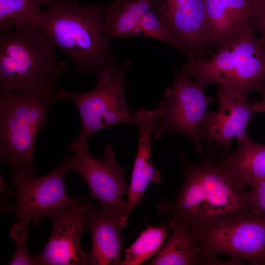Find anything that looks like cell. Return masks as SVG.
Here are the masks:
<instances>
[{
  "instance_id": "obj_7",
  "label": "cell",
  "mask_w": 265,
  "mask_h": 265,
  "mask_svg": "<svg viewBox=\"0 0 265 265\" xmlns=\"http://www.w3.org/2000/svg\"><path fill=\"white\" fill-rule=\"evenodd\" d=\"M132 60L127 59L117 66L109 78L93 90L84 93H74L63 88L56 90L57 100L71 101L80 115V128L78 136L67 146L66 150L73 152L88 148L89 138L107 127L121 124L135 127V122L125 98L127 84L125 80Z\"/></svg>"
},
{
  "instance_id": "obj_2",
  "label": "cell",
  "mask_w": 265,
  "mask_h": 265,
  "mask_svg": "<svg viewBox=\"0 0 265 265\" xmlns=\"http://www.w3.org/2000/svg\"><path fill=\"white\" fill-rule=\"evenodd\" d=\"M47 7L29 24L68 55L80 74L96 75L97 85L106 81L117 66L104 35L105 5L53 0Z\"/></svg>"
},
{
  "instance_id": "obj_10",
  "label": "cell",
  "mask_w": 265,
  "mask_h": 265,
  "mask_svg": "<svg viewBox=\"0 0 265 265\" xmlns=\"http://www.w3.org/2000/svg\"><path fill=\"white\" fill-rule=\"evenodd\" d=\"M63 160L70 170L77 171L87 185L89 197L97 201L103 211L114 214L122 221L126 203L123 199L129 189L125 181L124 169L117 163L114 150L106 144L104 159L93 158L89 149L77 150Z\"/></svg>"
},
{
  "instance_id": "obj_8",
  "label": "cell",
  "mask_w": 265,
  "mask_h": 265,
  "mask_svg": "<svg viewBox=\"0 0 265 265\" xmlns=\"http://www.w3.org/2000/svg\"><path fill=\"white\" fill-rule=\"evenodd\" d=\"M173 83L166 88L154 111L159 122L152 132L157 139L166 133L185 135L202 154L201 127L207 109L215 98L206 95L189 77L173 68Z\"/></svg>"
},
{
  "instance_id": "obj_24",
  "label": "cell",
  "mask_w": 265,
  "mask_h": 265,
  "mask_svg": "<svg viewBox=\"0 0 265 265\" xmlns=\"http://www.w3.org/2000/svg\"><path fill=\"white\" fill-rule=\"evenodd\" d=\"M247 191L248 211L254 214L265 215V178L260 180Z\"/></svg>"
},
{
  "instance_id": "obj_19",
  "label": "cell",
  "mask_w": 265,
  "mask_h": 265,
  "mask_svg": "<svg viewBox=\"0 0 265 265\" xmlns=\"http://www.w3.org/2000/svg\"><path fill=\"white\" fill-rule=\"evenodd\" d=\"M136 0H113L105 5L103 30L106 42L122 37L140 36Z\"/></svg>"
},
{
  "instance_id": "obj_14",
  "label": "cell",
  "mask_w": 265,
  "mask_h": 265,
  "mask_svg": "<svg viewBox=\"0 0 265 265\" xmlns=\"http://www.w3.org/2000/svg\"><path fill=\"white\" fill-rule=\"evenodd\" d=\"M211 51H216L245 33L261 0H205Z\"/></svg>"
},
{
  "instance_id": "obj_22",
  "label": "cell",
  "mask_w": 265,
  "mask_h": 265,
  "mask_svg": "<svg viewBox=\"0 0 265 265\" xmlns=\"http://www.w3.org/2000/svg\"><path fill=\"white\" fill-rule=\"evenodd\" d=\"M139 27L140 36L155 39L171 46L181 52L187 58L188 62L195 60L190 52L152 11L141 18Z\"/></svg>"
},
{
  "instance_id": "obj_6",
  "label": "cell",
  "mask_w": 265,
  "mask_h": 265,
  "mask_svg": "<svg viewBox=\"0 0 265 265\" xmlns=\"http://www.w3.org/2000/svg\"><path fill=\"white\" fill-rule=\"evenodd\" d=\"M197 239L200 265H221L218 254L265 265V215L247 211L189 227Z\"/></svg>"
},
{
  "instance_id": "obj_15",
  "label": "cell",
  "mask_w": 265,
  "mask_h": 265,
  "mask_svg": "<svg viewBox=\"0 0 265 265\" xmlns=\"http://www.w3.org/2000/svg\"><path fill=\"white\" fill-rule=\"evenodd\" d=\"M135 128L139 131L137 154L132 170L128 200L121 221L125 227L133 208L139 205L145 190L150 183L159 184L160 172L152 162L151 140L153 131L159 120L154 110L138 109L133 114Z\"/></svg>"
},
{
  "instance_id": "obj_20",
  "label": "cell",
  "mask_w": 265,
  "mask_h": 265,
  "mask_svg": "<svg viewBox=\"0 0 265 265\" xmlns=\"http://www.w3.org/2000/svg\"><path fill=\"white\" fill-rule=\"evenodd\" d=\"M169 226L149 227L142 231L139 237L125 250L124 260L121 265H139L158 254L168 237Z\"/></svg>"
},
{
  "instance_id": "obj_18",
  "label": "cell",
  "mask_w": 265,
  "mask_h": 265,
  "mask_svg": "<svg viewBox=\"0 0 265 265\" xmlns=\"http://www.w3.org/2000/svg\"><path fill=\"white\" fill-rule=\"evenodd\" d=\"M172 233L151 265H193L200 264L197 239L188 226L169 218Z\"/></svg>"
},
{
  "instance_id": "obj_27",
  "label": "cell",
  "mask_w": 265,
  "mask_h": 265,
  "mask_svg": "<svg viewBox=\"0 0 265 265\" xmlns=\"http://www.w3.org/2000/svg\"><path fill=\"white\" fill-rule=\"evenodd\" d=\"M261 92L263 93L262 100L261 102H253V104L255 112L265 113V83Z\"/></svg>"
},
{
  "instance_id": "obj_1",
  "label": "cell",
  "mask_w": 265,
  "mask_h": 265,
  "mask_svg": "<svg viewBox=\"0 0 265 265\" xmlns=\"http://www.w3.org/2000/svg\"><path fill=\"white\" fill-rule=\"evenodd\" d=\"M229 151L205 145L200 162L187 160L177 154L183 166V180L179 193L172 203L161 200L159 215L188 227L227 215L248 211L247 191L229 168Z\"/></svg>"
},
{
  "instance_id": "obj_17",
  "label": "cell",
  "mask_w": 265,
  "mask_h": 265,
  "mask_svg": "<svg viewBox=\"0 0 265 265\" xmlns=\"http://www.w3.org/2000/svg\"><path fill=\"white\" fill-rule=\"evenodd\" d=\"M237 140L238 146L229 153L227 162L245 189L265 178V145L252 140L248 134Z\"/></svg>"
},
{
  "instance_id": "obj_4",
  "label": "cell",
  "mask_w": 265,
  "mask_h": 265,
  "mask_svg": "<svg viewBox=\"0 0 265 265\" xmlns=\"http://www.w3.org/2000/svg\"><path fill=\"white\" fill-rule=\"evenodd\" d=\"M56 89L14 90L0 96V158L14 174L34 176L36 141L57 100Z\"/></svg>"
},
{
  "instance_id": "obj_16",
  "label": "cell",
  "mask_w": 265,
  "mask_h": 265,
  "mask_svg": "<svg viewBox=\"0 0 265 265\" xmlns=\"http://www.w3.org/2000/svg\"><path fill=\"white\" fill-rule=\"evenodd\" d=\"M92 245L87 254L89 265H121L122 229L120 217L90 204L86 218Z\"/></svg>"
},
{
  "instance_id": "obj_12",
  "label": "cell",
  "mask_w": 265,
  "mask_h": 265,
  "mask_svg": "<svg viewBox=\"0 0 265 265\" xmlns=\"http://www.w3.org/2000/svg\"><path fill=\"white\" fill-rule=\"evenodd\" d=\"M90 203H80L52 214V229L47 244L34 256L36 265H89L88 255L82 249L80 239L86 228Z\"/></svg>"
},
{
  "instance_id": "obj_5",
  "label": "cell",
  "mask_w": 265,
  "mask_h": 265,
  "mask_svg": "<svg viewBox=\"0 0 265 265\" xmlns=\"http://www.w3.org/2000/svg\"><path fill=\"white\" fill-rule=\"evenodd\" d=\"M181 71L195 78V83L203 91L216 84L247 95L253 91L262 92L265 83V53L251 27L212 57L187 61Z\"/></svg>"
},
{
  "instance_id": "obj_21",
  "label": "cell",
  "mask_w": 265,
  "mask_h": 265,
  "mask_svg": "<svg viewBox=\"0 0 265 265\" xmlns=\"http://www.w3.org/2000/svg\"><path fill=\"white\" fill-rule=\"evenodd\" d=\"M53 0H0V28L29 24Z\"/></svg>"
},
{
  "instance_id": "obj_13",
  "label": "cell",
  "mask_w": 265,
  "mask_h": 265,
  "mask_svg": "<svg viewBox=\"0 0 265 265\" xmlns=\"http://www.w3.org/2000/svg\"><path fill=\"white\" fill-rule=\"evenodd\" d=\"M152 11L196 60L211 52L205 0H151Z\"/></svg>"
},
{
  "instance_id": "obj_25",
  "label": "cell",
  "mask_w": 265,
  "mask_h": 265,
  "mask_svg": "<svg viewBox=\"0 0 265 265\" xmlns=\"http://www.w3.org/2000/svg\"><path fill=\"white\" fill-rule=\"evenodd\" d=\"M251 26L259 31L260 35L258 40L265 53V0H261L259 10L252 20Z\"/></svg>"
},
{
  "instance_id": "obj_23",
  "label": "cell",
  "mask_w": 265,
  "mask_h": 265,
  "mask_svg": "<svg viewBox=\"0 0 265 265\" xmlns=\"http://www.w3.org/2000/svg\"><path fill=\"white\" fill-rule=\"evenodd\" d=\"M28 226L17 222L11 226L10 235L15 248L10 265H36L34 256H30L27 250L26 241Z\"/></svg>"
},
{
  "instance_id": "obj_9",
  "label": "cell",
  "mask_w": 265,
  "mask_h": 265,
  "mask_svg": "<svg viewBox=\"0 0 265 265\" xmlns=\"http://www.w3.org/2000/svg\"><path fill=\"white\" fill-rule=\"evenodd\" d=\"M70 169L63 159L47 174L35 177L26 174H13L10 180L16 188L15 203L8 206L3 214L11 213L17 222L38 226L41 218L49 217L56 212L81 203L71 197L64 185V177Z\"/></svg>"
},
{
  "instance_id": "obj_11",
  "label": "cell",
  "mask_w": 265,
  "mask_h": 265,
  "mask_svg": "<svg viewBox=\"0 0 265 265\" xmlns=\"http://www.w3.org/2000/svg\"><path fill=\"white\" fill-rule=\"evenodd\" d=\"M216 100L218 107L207 111L201 127V138L205 144L229 151L233 139L247 133L246 130L256 113L247 95L239 91L219 86Z\"/></svg>"
},
{
  "instance_id": "obj_26",
  "label": "cell",
  "mask_w": 265,
  "mask_h": 265,
  "mask_svg": "<svg viewBox=\"0 0 265 265\" xmlns=\"http://www.w3.org/2000/svg\"><path fill=\"white\" fill-rule=\"evenodd\" d=\"M0 210L3 215L4 210L8 206V202L15 198L16 192L7 186L1 175L0 176Z\"/></svg>"
},
{
  "instance_id": "obj_3",
  "label": "cell",
  "mask_w": 265,
  "mask_h": 265,
  "mask_svg": "<svg viewBox=\"0 0 265 265\" xmlns=\"http://www.w3.org/2000/svg\"><path fill=\"white\" fill-rule=\"evenodd\" d=\"M68 70L54 47L33 26L0 28V93L55 89Z\"/></svg>"
}]
</instances>
